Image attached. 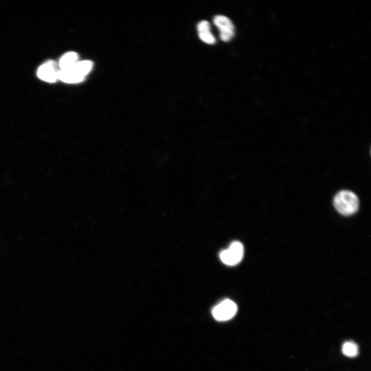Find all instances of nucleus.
Instances as JSON below:
<instances>
[{"label":"nucleus","mask_w":371,"mask_h":371,"mask_svg":"<svg viewBox=\"0 0 371 371\" xmlns=\"http://www.w3.org/2000/svg\"><path fill=\"white\" fill-rule=\"evenodd\" d=\"M214 23L220 30V39L225 42L229 41L235 35V27L231 20L222 15H216Z\"/></svg>","instance_id":"nucleus-5"},{"label":"nucleus","mask_w":371,"mask_h":371,"mask_svg":"<svg viewBox=\"0 0 371 371\" xmlns=\"http://www.w3.org/2000/svg\"><path fill=\"white\" fill-rule=\"evenodd\" d=\"M244 247L239 241H234L227 250L220 254L221 261L225 265L233 266L238 264L243 260Z\"/></svg>","instance_id":"nucleus-3"},{"label":"nucleus","mask_w":371,"mask_h":371,"mask_svg":"<svg viewBox=\"0 0 371 371\" xmlns=\"http://www.w3.org/2000/svg\"><path fill=\"white\" fill-rule=\"evenodd\" d=\"M336 210L344 216H351L356 213L359 208L358 196L352 191L343 190L338 193L334 200Z\"/></svg>","instance_id":"nucleus-1"},{"label":"nucleus","mask_w":371,"mask_h":371,"mask_svg":"<svg viewBox=\"0 0 371 371\" xmlns=\"http://www.w3.org/2000/svg\"><path fill=\"white\" fill-rule=\"evenodd\" d=\"M343 353L345 356L348 358L356 357L359 353V347L354 342H346L343 345Z\"/></svg>","instance_id":"nucleus-9"},{"label":"nucleus","mask_w":371,"mask_h":371,"mask_svg":"<svg viewBox=\"0 0 371 371\" xmlns=\"http://www.w3.org/2000/svg\"><path fill=\"white\" fill-rule=\"evenodd\" d=\"M237 311V306L235 302L230 299H225L215 306L212 314L216 320L225 321L233 318Z\"/></svg>","instance_id":"nucleus-4"},{"label":"nucleus","mask_w":371,"mask_h":371,"mask_svg":"<svg viewBox=\"0 0 371 371\" xmlns=\"http://www.w3.org/2000/svg\"><path fill=\"white\" fill-rule=\"evenodd\" d=\"M198 30L199 36L201 40L204 42L214 44L216 40L211 31V25L207 21L203 20L199 23L198 25Z\"/></svg>","instance_id":"nucleus-7"},{"label":"nucleus","mask_w":371,"mask_h":371,"mask_svg":"<svg viewBox=\"0 0 371 371\" xmlns=\"http://www.w3.org/2000/svg\"><path fill=\"white\" fill-rule=\"evenodd\" d=\"M92 67V63L90 61H78L68 69L59 70L58 78L68 83L82 82Z\"/></svg>","instance_id":"nucleus-2"},{"label":"nucleus","mask_w":371,"mask_h":371,"mask_svg":"<svg viewBox=\"0 0 371 371\" xmlns=\"http://www.w3.org/2000/svg\"><path fill=\"white\" fill-rule=\"evenodd\" d=\"M59 72L55 62L49 61L42 64L39 68L37 74L44 81L52 83L58 78Z\"/></svg>","instance_id":"nucleus-6"},{"label":"nucleus","mask_w":371,"mask_h":371,"mask_svg":"<svg viewBox=\"0 0 371 371\" xmlns=\"http://www.w3.org/2000/svg\"><path fill=\"white\" fill-rule=\"evenodd\" d=\"M78 55L74 52H69L64 55L60 60V70L68 69L74 65L77 61Z\"/></svg>","instance_id":"nucleus-8"}]
</instances>
